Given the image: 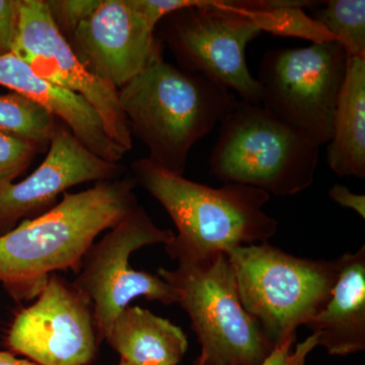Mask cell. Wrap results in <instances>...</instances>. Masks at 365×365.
I'll return each mask as SVG.
<instances>
[{
	"mask_svg": "<svg viewBox=\"0 0 365 365\" xmlns=\"http://www.w3.org/2000/svg\"><path fill=\"white\" fill-rule=\"evenodd\" d=\"M127 175L66 193L54 207L0 235V283L16 300L32 299L57 271L78 272L96 237L138 206Z\"/></svg>",
	"mask_w": 365,
	"mask_h": 365,
	"instance_id": "6da1fadb",
	"label": "cell"
},
{
	"mask_svg": "<svg viewBox=\"0 0 365 365\" xmlns=\"http://www.w3.org/2000/svg\"><path fill=\"white\" fill-rule=\"evenodd\" d=\"M132 177L162 204L178 234L165 245L170 258L198 262L240 246L268 242L278 222L264 211L270 195L246 185L225 182L220 188L190 181L141 158Z\"/></svg>",
	"mask_w": 365,
	"mask_h": 365,
	"instance_id": "7a4b0ae2",
	"label": "cell"
},
{
	"mask_svg": "<svg viewBox=\"0 0 365 365\" xmlns=\"http://www.w3.org/2000/svg\"><path fill=\"white\" fill-rule=\"evenodd\" d=\"M118 91L132 135L148 146V160L180 176L194 144L222 123L239 103L217 81L163 58Z\"/></svg>",
	"mask_w": 365,
	"mask_h": 365,
	"instance_id": "3957f363",
	"label": "cell"
},
{
	"mask_svg": "<svg viewBox=\"0 0 365 365\" xmlns=\"http://www.w3.org/2000/svg\"><path fill=\"white\" fill-rule=\"evenodd\" d=\"M240 299L275 346L294 343L326 306L339 274V260H314L264 244L227 253Z\"/></svg>",
	"mask_w": 365,
	"mask_h": 365,
	"instance_id": "277c9868",
	"label": "cell"
},
{
	"mask_svg": "<svg viewBox=\"0 0 365 365\" xmlns=\"http://www.w3.org/2000/svg\"><path fill=\"white\" fill-rule=\"evenodd\" d=\"M319 148L269 114L261 105L239 101L220 123L209 157V175L269 195L292 196L314 184Z\"/></svg>",
	"mask_w": 365,
	"mask_h": 365,
	"instance_id": "5b68a950",
	"label": "cell"
},
{
	"mask_svg": "<svg viewBox=\"0 0 365 365\" xmlns=\"http://www.w3.org/2000/svg\"><path fill=\"white\" fill-rule=\"evenodd\" d=\"M177 304L188 314L201 345L203 365H259L275 349L262 327L242 307L227 254L160 268Z\"/></svg>",
	"mask_w": 365,
	"mask_h": 365,
	"instance_id": "8992f818",
	"label": "cell"
},
{
	"mask_svg": "<svg viewBox=\"0 0 365 365\" xmlns=\"http://www.w3.org/2000/svg\"><path fill=\"white\" fill-rule=\"evenodd\" d=\"M348 56L336 41L300 49L270 50L257 81L261 106L314 145L332 137L334 116L347 71Z\"/></svg>",
	"mask_w": 365,
	"mask_h": 365,
	"instance_id": "52a82bcc",
	"label": "cell"
},
{
	"mask_svg": "<svg viewBox=\"0 0 365 365\" xmlns=\"http://www.w3.org/2000/svg\"><path fill=\"white\" fill-rule=\"evenodd\" d=\"M86 252L74 287L93 307L98 338L105 335L119 314L137 297L177 304V295L160 276L131 267L133 252L145 246L169 244L175 234L155 225L146 211L137 206Z\"/></svg>",
	"mask_w": 365,
	"mask_h": 365,
	"instance_id": "ba28073f",
	"label": "cell"
},
{
	"mask_svg": "<svg viewBox=\"0 0 365 365\" xmlns=\"http://www.w3.org/2000/svg\"><path fill=\"white\" fill-rule=\"evenodd\" d=\"M165 38L182 71L201 74L261 105L262 88L249 71L246 48L261 31L227 0H194L165 16Z\"/></svg>",
	"mask_w": 365,
	"mask_h": 365,
	"instance_id": "9c48e42d",
	"label": "cell"
},
{
	"mask_svg": "<svg viewBox=\"0 0 365 365\" xmlns=\"http://www.w3.org/2000/svg\"><path fill=\"white\" fill-rule=\"evenodd\" d=\"M98 342L90 300L56 273L35 304L16 314L6 335L9 352L38 365H88Z\"/></svg>",
	"mask_w": 365,
	"mask_h": 365,
	"instance_id": "30bf717a",
	"label": "cell"
},
{
	"mask_svg": "<svg viewBox=\"0 0 365 365\" xmlns=\"http://www.w3.org/2000/svg\"><path fill=\"white\" fill-rule=\"evenodd\" d=\"M14 53L41 78L85 98L110 138L131 150L130 125L120 104L119 91L83 66L55 25L46 1L20 0V28Z\"/></svg>",
	"mask_w": 365,
	"mask_h": 365,
	"instance_id": "8fae6325",
	"label": "cell"
},
{
	"mask_svg": "<svg viewBox=\"0 0 365 365\" xmlns=\"http://www.w3.org/2000/svg\"><path fill=\"white\" fill-rule=\"evenodd\" d=\"M153 33L131 0H100L72 34L69 44L91 73L120 90L163 58Z\"/></svg>",
	"mask_w": 365,
	"mask_h": 365,
	"instance_id": "7c38bea8",
	"label": "cell"
},
{
	"mask_svg": "<svg viewBox=\"0 0 365 365\" xmlns=\"http://www.w3.org/2000/svg\"><path fill=\"white\" fill-rule=\"evenodd\" d=\"M124 170L91 153L69 129L58 127L40 167L23 181L0 189V235L23 218L43 212L71 187L118 179Z\"/></svg>",
	"mask_w": 365,
	"mask_h": 365,
	"instance_id": "4fadbf2b",
	"label": "cell"
},
{
	"mask_svg": "<svg viewBox=\"0 0 365 365\" xmlns=\"http://www.w3.org/2000/svg\"><path fill=\"white\" fill-rule=\"evenodd\" d=\"M0 86L35 101L63 120L72 134L103 160L118 163L127 153L110 138L97 112L85 98L41 78L14 53L0 57Z\"/></svg>",
	"mask_w": 365,
	"mask_h": 365,
	"instance_id": "5bb4252c",
	"label": "cell"
},
{
	"mask_svg": "<svg viewBox=\"0 0 365 365\" xmlns=\"http://www.w3.org/2000/svg\"><path fill=\"white\" fill-rule=\"evenodd\" d=\"M338 260L330 299L307 326L328 354L346 356L365 349V246Z\"/></svg>",
	"mask_w": 365,
	"mask_h": 365,
	"instance_id": "9a60e30c",
	"label": "cell"
},
{
	"mask_svg": "<svg viewBox=\"0 0 365 365\" xmlns=\"http://www.w3.org/2000/svg\"><path fill=\"white\" fill-rule=\"evenodd\" d=\"M104 340L119 353L121 360L134 365H178L188 349L181 328L138 307L124 309Z\"/></svg>",
	"mask_w": 365,
	"mask_h": 365,
	"instance_id": "2e32d148",
	"label": "cell"
},
{
	"mask_svg": "<svg viewBox=\"0 0 365 365\" xmlns=\"http://www.w3.org/2000/svg\"><path fill=\"white\" fill-rule=\"evenodd\" d=\"M327 163L339 177L365 178V58L348 57Z\"/></svg>",
	"mask_w": 365,
	"mask_h": 365,
	"instance_id": "e0dca14e",
	"label": "cell"
},
{
	"mask_svg": "<svg viewBox=\"0 0 365 365\" xmlns=\"http://www.w3.org/2000/svg\"><path fill=\"white\" fill-rule=\"evenodd\" d=\"M230 4L262 32L278 37L299 38L313 44L332 42L334 38L322 24L309 16L304 7L319 2L297 0H232Z\"/></svg>",
	"mask_w": 365,
	"mask_h": 365,
	"instance_id": "ac0fdd59",
	"label": "cell"
},
{
	"mask_svg": "<svg viewBox=\"0 0 365 365\" xmlns=\"http://www.w3.org/2000/svg\"><path fill=\"white\" fill-rule=\"evenodd\" d=\"M57 128L56 117L35 101L14 91L0 95V131L40 150L50 143Z\"/></svg>",
	"mask_w": 365,
	"mask_h": 365,
	"instance_id": "d6986e66",
	"label": "cell"
},
{
	"mask_svg": "<svg viewBox=\"0 0 365 365\" xmlns=\"http://www.w3.org/2000/svg\"><path fill=\"white\" fill-rule=\"evenodd\" d=\"M314 13L348 57L365 58L364 0H330Z\"/></svg>",
	"mask_w": 365,
	"mask_h": 365,
	"instance_id": "ffe728a7",
	"label": "cell"
},
{
	"mask_svg": "<svg viewBox=\"0 0 365 365\" xmlns=\"http://www.w3.org/2000/svg\"><path fill=\"white\" fill-rule=\"evenodd\" d=\"M38 150L34 144L0 131V189L20 176Z\"/></svg>",
	"mask_w": 365,
	"mask_h": 365,
	"instance_id": "44dd1931",
	"label": "cell"
},
{
	"mask_svg": "<svg viewBox=\"0 0 365 365\" xmlns=\"http://www.w3.org/2000/svg\"><path fill=\"white\" fill-rule=\"evenodd\" d=\"M46 4L60 32L71 38L79 24L95 11L100 0H48Z\"/></svg>",
	"mask_w": 365,
	"mask_h": 365,
	"instance_id": "7402d4cb",
	"label": "cell"
},
{
	"mask_svg": "<svg viewBox=\"0 0 365 365\" xmlns=\"http://www.w3.org/2000/svg\"><path fill=\"white\" fill-rule=\"evenodd\" d=\"M20 28V0H0V57L14 53Z\"/></svg>",
	"mask_w": 365,
	"mask_h": 365,
	"instance_id": "603a6c76",
	"label": "cell"
},
{
	"mask_svg": "<svg viewBox=\"0 0 365 365\" xmlns=\"http://www.w3.org/2000/svg\"><path fill=\"white\" fill-rule=\"evenodd\" d=\"M131 4L148 28L155 32L158 23L165 16L193 6L194 0H131Z\"/></svg>",
	"mask_w": 365,
	"mask_h": 365,
	"instance_id": "cb8c5ba5",
	"label": "cell"
},
{
	"mask_svg": "<svg viewBox=\"0 0 365 365\" xmlns=\"http://www.w3.org/2000/svg\"><path fill=\"white\" fill-rule=\"evenodd\" d=\"M294 343H285L276 346L267 359L259 365H306V360L309 353L318 347V337L312 334L306 340L297 344L292 350Z\"/></svg>",
	"mask_w": 365,
	"mask_h": 365,
	"instance_id": "d4e9b609",
	"label": "cell"
},
{
	"mask_svg": "<svg viewBox=\"0 0 365 365\" xmlns=\"http://www.w3.org/2000/svg\"><path fill=\"white\" fill-rule=\"evenodd\" d=\"M329 197L342 207L351 209L362 218H365V196L353 193L344 185L335 184L329 191Z\"/></svg>",
	"mask_w": 365,
	"mask_h": 365,
	"instance_id": "484cf974",
	"label": "cell"
},
{
	"mask_svg": "<svg viewBox=\"0 0 365 365\" xmlns=\"http://www.w3.org/2000/svg\"><path fill=\"white\" fill-rule=\"evenodd\" d=\"M0 365H38L30 360L20 359L9 351H0Z\"/></svg>",
	"mask_w": 365,
	"mask_h": 365,
	"instance_id": "4316f807",
	"label": "cell"
},
{
	"mask_svg": "<svg viewBox=\"0 0 365 365\" xmlns=\"http://www.w3.org/2000/svg\"><path fill=\"white\" fill-rule=\"evenodd\" d=\"M119 365H134V364H128V362L124 361V360H121V362H120Z\"/></svg>",
	"mask_w": 365,
	"mask_h": 365,
	"instance_id": "83f0119b",
	"label": "cell"
},
{
	"mask_svg": "<svg viewBox=\"0 0 365 365\" xmlns=\"http://www.w3.org/2000/svg\"><path fill=\"white\" fill-rule=\"evenodd\" d=\"M197 365H203L202 362L200 361V360L198 359V362H197Z\"/></svg>",
	"mask_w": 365,
	"mask_h": 365,
	"instance_id": "f1b7e54d",
	"label": "cell"
}]
</instances>
